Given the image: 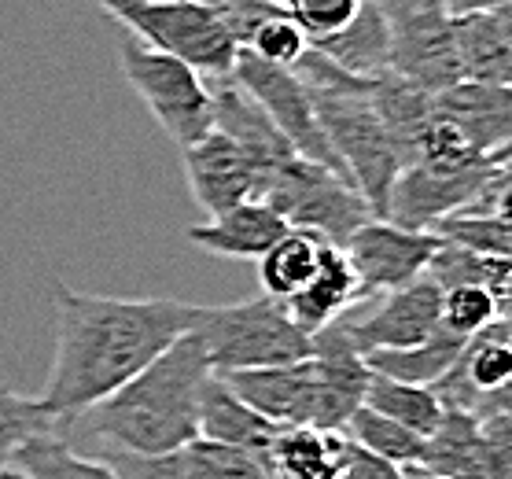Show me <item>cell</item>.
Here are the masks:
<instances>
[{
	"mask_svg": "<svg viewBox=\"0 0 512 479\" xmlns=\"http://www.w3.org/2000/svg\"><path fill=\"white\" fill-rule=\"evenodd\" d=\"M258 199L269 211H277L288 222V229L317 233L332 247H343L373 218L369 203L358 196V188L343 181L336 170L310 163L303 155H291L288 163H280L262 181Z\"/></svg>",
	"mask_w": 512,
	"mask_h": 479,
	"instance_id": "8992f818",
	"label": "cell"
},
{
	"mask_svg": "<svg viewBox=\"0 0 512 479\" xmlns=\"http://www.w3.org/2000/svg\"><path fill=\"white\" fill-rule=\"evenodd\" d=\"M494 163H512V137H509V144L498 152V159H494Z\"/></svg>",
	"mask_w": 512,
	"mask_h": 479,
	"instance_id": "7bdbcfd3",
	"label": "cell"
},
{
	"mask_svg": "<svg viewBox=\"0 0 512 479\" xmlns=\"http://www.w3.org/2000/svg\"><path fill=\"white\" fill-rule=\"evenodd\" d=\"M12 468L26 479H118L104 457H85L59 432L34 435L15 454Z\"/></svg>",
	"mask_w": 512,
	"mask_h": 479,
	"instance_id": "4316f807",
	"label": "cell"
},
{
	"mask_svg": "<svg viewBox=\"0 0 512 479\" xmlns=\"http://www.w3.org/2000/svg\"><path fill=\"white\" fill-rule=\"evenodd\" d=\"M273 4H280V0H273Z\"/></svg>",
	"mask_w": 512,
	"mask_h": 479,
	"instance_id": "bcb514c9",
	"label": "cell"
},
{
	"mask_svg": "<svg viewBox=\"0 0 512 479\" xmlns=\"http://www.w3.org/2000/svg\"><path fill=\"white\" fill-rule=\"evenodd\" d=\"M210 104H214V129L225 133L229 141H236L251 155V163H255V170H258V188H262V181H266L280 163H288L291 155H295V148L280 137V129L269 122L266 111H262L233 78L210 82Z\"/></svg>",
	"mask_w": 512,
	"mask_h": 479,
	"instance_id": "2e32d148",
	"label": "cell"
},
{
	"mask_svg": "<svg viewBox=\"0 0 512 479\" xmlns=\"http://www.w3.org/2000/svg\"><path fill=\"white\" fill-rule=\"evenodd\" d=\"M465 343L468 339L439 328L431 339L402 347V351H369L365 354V369L376 376H387V380H398V384L435 387L454 369V362L465 351Z\"/></svg>",
	"mask_w": 512,
	"mask_h": 479,
	"instance_id": "7402d4cb",
	"label": "cell"
},
{
	"mask_svg": "<svg viewBox=\"0 0 512 479\" xmlns=\"http://www.w3.org/2000/svg\"><path fill=\"white\" fill-rule=\"evenodd\" d=\"M361 4L365 0H280L284 15L303 30L306 41L339 34L361 12Z\"/></svg>",
	"mask_w": 512,
	"mask_h": 479,
	"instance_id": "836d02e7",
	"label": "cell"
},
{
	"mask_svg": "<svg viewBox=\"0 0 512 479\" xmlns=\"http://www.w3.org/2000/svg\"><path fill=\"white\" fill-rule=\"evenodd\" d=\"M104 461L111 465L118 479H192L185 461V450H174V454H155V457H140V454H104Z\"/></svg>",
	"mask_w": 512,
	"mask_h": 479,
	"instance_id": "8d00e7d4",
	"label": "cell"
},
{
	"mask_svg": "<svg viewBox=\"0 0 512 479\" xmlns=\"http://www.w3.org/2000/svg\"><path fill=\"white\" fill-rule=\"evenodd\" d=\"M280 435V424L266 421L262 413L247 406L244 398H236V391L225 384L222 376H210L199 398V439L210 443L236 446L247 454H258L269 461V446Z\"/></svg>",
	"mask_w": 512,
	"mask_h": 479,
	"instance_id": "ac0fdd59",
	"label": "cell"
},
{
	"mask_svg": "<svg viewBox=\"0 0 512 479\" xmlns=\"http://www.w3.org/2000/svg\"><path fill=\"white\" fill-rule=\"evenodd\" d=\"M229 78L266 111V118L280 129V137L295 148V155H303V159H310V163H317V166H328V170H336V174L343 177L339 163L332 159V152H328V141H325V133H321V122H317L310 89L299 82V74L291 71V67L266 63V59L251 56L247 48H240L236 67ZM343 181H347V177H343Z\"/></svg>",
	"mask_w": 512,
	"mask_h": 479,
	"instance_id": "8fae6325",
	"label": "cell"
},
{
	"mask_svg": "<svg viewBox=\"0 0 512 479\" xmlns=\"http://www.w3.org/2000/svg\"><path fill=\"white\" fill-rule=\"evenodd\" d=\"M328 240L306 229H288L277 244L269 247L266 255L258 258V281H262V295L288 303L291 295L299 292L310 277L317 273L321 258L328 251Z\"/></svg>",
	"mask_w": 512,
	"mask_h": 479,
	"instance_id": "d4e9b609",
	"label": "cell"
},
{
	"mask_svg": "<svg viewBox=\"0 0 512 479\" xmlns=\"http://www.w3.org/2000/svg\"><path fill=\"white\" fill-rule=\"evenodd\" d=\"M244 48L251 52V56L266 59V63H277V67H295V63L303 59L306 48H310V41H306V34L291 23L288 15L280 12V15H273V19H266V23L258 26L255 34L247 37Z\"/></svg>",
	"mask_w": 512,
	"mask_h": 479,
	"instance_id": "e575fe53",
	"label": "cell"
},
{
	"mask_svg": "<svg viewBox=\"0 0 512 479\" xmlns=\"http://www.w3.org/2000/svg\"><path fill=\"white\" fill-rule=\"evenodd\" d=\"M185 461L192 479H273L266 457L236 450V446L196 439L185 446Z\"/></svg>",
	"mask_w": 512,
	"mask_h": 479,
	"instance_id": "1f68e13d",
	"label": "cell"
},
{
	"mask_svg": "<svg viewBox=\"0 0 512 479\" xmlns=\"http://www.w3.org/2000/svg\"><path fill=\"white\" fill-rule=\"evenodd\" d=\"M273 479H336L343 468V435L317 428H280L269 446Z\"/></svg>",
	"mask_w": 512,
	"mask_h": 479,
	"instance_id": "cb8c5ba5",
	"label": "cell"
},
{
	"mask_svg": "<svg viewBox=\"0 0 512 479\" xmlns=\"http://www.w3.org/2000/svg\"><path fill=\"white\" fill-rule=\"evenodd\" d=\"M236 398L262 413L280 428H317V365L314 358L277 365V369H247L222 376Z\"/></svg>",
	"mask_w": 512,
	"mask_h": 479,
	"instance_id": "5bb4252c",
	"label": "cell"
},
{
	"mask_svg": "<svg viewBox=\"0 0 512 479\" xmlns=\"http://www.w3.org/2000/svg\"><path fill=\"white\" fill-rule=\"evenodd\" d=\"M310 100H314L328 152L339 163L343 177L369 203L373 218H384L387 196L406 163H402L391 129L376 115L373 89L369 93H310Z\"/></svg>",
	"mask_w": 512,
	"mask_h": 479,
	"instance_id": "277c9868",
	"label": "cell"
},
{
	"mask_svg": "<svg viewBox=\"0 0 512 479\" xmlns=\"http://www.w3.org/2000/svg\"><path fill=\"white\" fill-rule=\"evenodd\" d=\"M435 111L457 129L465 148L479 159H498L512 137V89L483 82H457L435 93Z\"/></svg>",
	"mask_w": 512,
	"mask_h": 479,
	"instance_id": "9a60e30c",
	"label": "cell"
},
{
	"mask_svg": "<svg viewBox=\"0 0 512 479\" xmlns=\"http://www.w3.org/2000/svg\"><path fill=\"white\" fill-rule=\"evenodd\" d=\"M446 8V15L450 19H465V15H490L498 12V8H505L509 0H439Z\"/></svg>",
	"mask_w": 512,
	"mask_h": 479,
	"instance_id": "f35d334b",
	"label": "cell"
},
{
	"mask_svg": "<svg viewBox=\"0 0 512 479\" xmlns=\"http://www.w3.org/2000/svg\"><path fill=\"white\" fill-rule=\"evenodd\" d=\"M439 247H443L439 233H417L387 218H369L339 251L347 255L358 277L361 299H376V295L406 288L417 277H424Z\"/></svg>",
	"mask_w": 512,
	"mask_h": 479,
	"instance_id": "7c38bea8",
	"label": "cell"
},
{
	"mask_svg": "<svg viewBox=\"0 0 512 479\" xmlns=\"http://www.w3.org/2000/svg\"><path fill=\"white\" fill-rule=\"evenodd\" d=\"M181 155H185L192 199L207 211V218H218L258 196V170L251 155L218 129H210L203 141L181 148Z\"/></svg>",
	"mask_w": 512,
	"mask_h": 479,
	"instance_id": "4fadbf2b",
	"label": "cell"
},
{
	"mask_svg": "<svg viewBox=\"0 0 512 479\" xmlns=\"http://www.w3.org/2000/svg\"><path fill=\"white\" fill-rule=\"evenodd\" d=\"M409 479H446V476H435V472H424V468H406Z\"/></svg>",
	"mask_w": 512,
	"mask_h": 479,
	"instance_id": "b9f144b4",
	"label": "cell"
},
{
	"mask_svg": "<svg viewBox=\"0 0 512 479\" xmlns=\"http://www.w3.org/2000/svg\"><path fill=\"white\" fill-rule=\"evenodd\" d=\"M420 468L446 479H483V424L446 409L439 428L424 439Z\"/></svg>",
	"mask_w": 512,
	"mask_h": 479,
	"instance_id": "603a6c76",
	"label": "cell"
},
{
	"mask_svg": "<svg viewBox=\"0 0 512 479\" xmlns=\"http://www.w3.org/2000/svg\"><path fill=\"white\" fill-rule=\"evenodd\" d=\"M210 376L203 343L185 332L144 373L74 421L104 454H174L199 439V398Z\"/></svg>",
	"mask_w": 512,
	"mask_h": 479,
	"instance_id": "7a4b0ae2",
	"label": "cell"
},
{
	"mask_svg": "<svg viewBox=\"0 0 512 479\" xmlns=\"http://www.w3.org/2000/svg\"><path fill=\"white\" fill-rule=\"evenodd\" d=\"M461 82H483L512 89V37L501 30L494 15H465L454 19Z\"/></svg>",
	"mask_w": 512,
	"mask_h": 479,
	"instance_id": "44dd1931",
	"label": "cell"
},
{
	"mask_svg": "<svg viewBox=\"0 0 512 479\" xmlns=\"http://www.w3.org/2000/svg\"><path fill=\"white\" fill-rule=\"evenodd\" d=\"M361 406H369L373 413L387 417V421L402 424V428H409L420 439H428L446 413L431 387L398 384V380H387V376L376 373H369V387H365V402Z\"/></svg>",
	"mask_w": 512,
	"mask_h": 479,
	"instance_id": "484cf974",
	"label": "cell"
},
{
	"mask_svg": "<svg viewBox=\"0 0 512 479\" xmlns=\"http://www.w3.org/2000/svg\"><path fill=\"white\" fill-rule=\"evenodd\" d=\"M343 439H350L354 446L369 450V454L384 457L398 468H420V457H424V439L413 435L402 424L387 421L380 413H373L369 406H358L354 417L343 428Z\"/></svg>",
	"mask_w": 512,
	"mask_h": 479,
	"instance_id": "83f0119b",
	"label": "cell"
},
{
	"mask_svg": "<svg viewBox=\"0 0 512 479\" xmlns=\"http://www.w3.org/2000/svg\"><path fill=\"white\" fill-rule=\"evenodd\" d=\"M358 299H361L358 277H354L347 255L339 247H328L317 273L299 292L291 295L288 303H284V310H288V317L303 328L306 336L314 339L321 328H328L332 321H339V317L347 314Z\"/></svg>",
	"mask_w": 512,
	"mask_h": 479,
	"instance_id": "d6986e66",
	"label": "cell"
},
{
	"mask_svg": "<svg viewBox=\"0 0 512 479\" xmlns=\"http://www.w3.org/2000/svg\"><path fill=\"white\" fill-rule=\"evenodd\" d=\"M122 74L133 85V93L155 115V122L170 133V141L188 148L203 141L214 129V104H210V82L181 59L163 56L155 48L140 45L137 37L122 34L118 41Z\"/></svg>",
	"mask_w": 512,
	"mask_h": 479,
	"instance_id": "52a82bcc",
	"label": "cell"
},
{
	"mask_svg": "<svg viewBox=\"0 0 512 479\" xmlns=\"http://www.w3.org/2000/svg\"><path fill=\"white\" fill-rule=\"evenodd\" d=\"M498 321V295L479 284H461L443 292V328L461 339L487 332Z\"/></svg>",
	"mask_w": 512,
	"mask_h": 479,
	"instance_id": "d6a6232c",
	"label": "cell"
},
{
	"mask_svg": "<svg viewBox=\"0 0 512 479\" xmlns=\"http://www.w3.org/2000/svg\"><path fill=\"white\" fill-rule=\"evenodd\" d=\"M498 170L494 159H450V163H409L402 166L391 196H387V222L402 229L431 233L439 222L461 214L483 192L490 174Z\"/></svg>",
	"mask_w": 512,
	"mask_h": 479,
	"instance_id": "9c48e42d",
	"label": "cell"
},
{
	"mask_svg": "<svg viewBox=\"0 0 512 479\" xmlns=\"http://www.w3.org/2000/svg\"><path fill=\"white\" fill-rule=\"evenodd\" d=\"M126 4H152V0H126Z\"/></svg>",
	"mask_w": 512,
	"mask_h": 479,
	"instance_id": "f6af8a7d",
	"label": "cell"
},
{
	"mask_svg": "<svg viewBox=\"0 0 512 479\" xmlns=\"http://www.w3.org/2000/svg\"><path fill=\"white\" fill-rule=\"evenodd\" d=\"M490 15H494V19L501 23V30H505V34L512 37V0L505 4V8H498V12H490Z\"/></svg>",
	"mask_w": 512,
	"mask_h": 479,
	"instance_id": "60d3db41",
	"label": "cell"
},
{
	"mask_svg": "<svg viewBox=\"0 0 512 479\" xmlns=\"http://www.w3.org/2000/svg\"><path fill=\"white\" fill-rule=\"evenodd\" d=\"M192 336L203 343L214 376L247 373V369H277L310 358L314 343L295 325L284 303L255 295L229 306H196Z\"/></svg>",
	"mask_w": 512,
	"mask_h": 479,
	"instance_id": "3957f363",
	"label": "cell"
},
{
	"mask_svg": "<svg viewBox=\"0 0 512 479\" xmlns=\"http://www.w3.org/2000/svg\"><path fill=\"white\" fill-rule=\"evenodd\" d=\"M339 479H409L406 468L391 465L384 457L369 454L354 446L350 439H343V468H339Z\"/></svg>",
	"mask_w": 512,
	"mask_h": 479,
	"instance_id": "74e56055",
	"label": "cell"
},
{
	"mask_svg": "<svg viewBox=\"0 0 512 479\" xmlns=\"http://www.w3.org/2000/svg\"><path fill=\"white\" fill-rule=\"evenodd\" d=\"M0 479H26V476H19L15 468H4V472H0Z\"/></svg>",
	"mask_w": 512,
	"mask_h": 479,
	"instance_id": "ee69618b",
	"label": "cell"
},
{
	"mask_svg": "<svg viewBox=\"0 0 512 479\" xmlns=\"http://www.w3.org/2000/svg\"><path fill=\"white\" fill-rule=\"evenodd\" d=\"M115 23L126 26L129 37L155 48L163 56L181 59L185 67L203 74L207 82L229 78L240 56L236 37L225 30L218 15H210L196 0H152V4H126V0H100Z\"/></svg>",
	"mask_w": 512,
	"mask_h": 479,
	"instance_id": "5b68a950",
	"label": "cell"
},
{
	"mask_svg": "<svg viewBox=\"0 0 512 479\" xmlns=\"http://www.w3.org/2000/svg\"><path fill=\"white\" fill-rule=\"evenodd\" d=\"M56 358L37 402L59 424L115 395L177 339L192 332L196 306L181 299H118L52 284Z\"/></svg>",
	"mask_w": 512,
	"mask_h": 479,
	"instance_id": "6da1fadb",
	"label": "cell"
},
{
	"mask_svg": "<svg viewBox=\"0 0 512 479\" xmlns=\"http://www.w3.org/2000/svg\"><path fill=\"white\" fill-rule=\"evenodd\" d=\"M391 26V74L424 93L461 82L454 19L439 0H376Z\"/></svg>",
	"mask_w": 512,
	"mask_h": 479,
	"instance_id": "ba28073f",
	"label": "cell"
},
{
	"mask_svg": "<svg viewBox=\"0 0 512 479\" xmlns=\"http://www.w3.org/2000/svg\"><path fill=\"white\" fill-rule=\"evenodd\" d=\"M284 233H288V222L277 211H269L262 199H247V203H240L233 211L192 225L188 240L199 251H207V255L258 262Z\"/></svg>",
	"mask_w": 512,
	"mask_h": 479,
	"instance_id": "e0dca14e",
	"label": "cell"
},
{
	"mask_svg": "<svg viewBox=\"0 0 512 479\" xmlns=\"http://www.w3.org/2000/svg\"><path fill=\"white\" fill-rule=\"evenodd\" d=\"M509 273H512L509 262L476 255V251H468V247L446 244L443 240V247H439L435 258L428 262V273H424V277H431L443 292L461 288V284H479V288H490L494 295H501V288H505V281H509Z\"/></svg>",
	"mask_w": 512,
	"mask_h": 479,
	"instance_id": "f1b7e54d",
	"label": "cell"
},
{
	"mask_svg": "<svg viewBox=\"0 0 512 479\" xmlns=\"http://www.w3.org/2000/svg\"><path fill=\"white\" fill-rule=\"evenodd\" d=\"M310 48L332 59L339 71L358 74V78H380L391 71V26L376 0H365L361 12L339 34L317 37L310 41Z\"/></svg>",
	"mask_w": 512,
	"mask_h": 479,
	"instance_id": "ffe728a7",
	"label": "cell"
},
{
	"mask_svg": "<svg viewBox=\"0 0 512 479\" xmlns=\"http://www.w3.org/2000/svg\"><path fill=\"white\" fill-rule=\"evenodd\" d=\"M498 321L512 332V273H509V281H505V288H501V295H498Z\"/></svg>",
	"mask_w": 512,
	"mask_h": 479,
	"instance_id": "ab89813d",
	"label": "cell"
},
{
	"mask_svg": "<svg viewBox=\"0 0 512 479\" xmlns=\"http://www.w3.org/2000/svg\"><path fill=\"white\" fill-rule=\"evenodd\" d=\"M56 428L59 421L37 402V395H19V391L0 384V472L12 468L15 454L34 435L56 432Z\"/></svg>",
	"mask_w": 512,
	"mask_h": 479,
	"instance_id": "f546056e",
	"label": "cell"
},
{
	"mask_svg": "<svg viewBox=\"0 0 512 479\" xmlns=\"http://www.w3.org/2000/svg\"><path fill=\"white\" fill-rule=\"evenodd\" d=\"M336 325L347 332L361 358L369 351H402L443 328V288L431 277H417L406 288L358 299Z\"/></svg>",
	"mask_w": 512,
	"mask_h": 479,
	"instance_id": "30bf717a",
	"label": "cell"
},
{
	"mask_svg": "<svg viewBox=\"0 0 512 479\" xmlns=\"http://www.w3.org/2000/svg\"><path fill=\"white\" fill-rule=\"evenodd\" d=\"M336 479H339V476H336Z\"/></svg>",
	"mask_w": 512,
	"mask_h": 479,
	"instance_id": "7dc6e473",
	"label": "cell"
},
{
	"mask_svg": "<svg viewBox=\"0 0 512 479\" xmlns=\"http://www.w3.org/2000/svg\"><path fill=\"white\" fill-rule=\"evenodd\" d=\"M196 4H203L210 15H218V19L225 23V30L236 37V45L240 48L247 45V37L255 34L266 19L284 12V8L273 4V0H196Z\"/></svg>",
	"mask_w": 512,
	"mask_h": 479,
	"instance_id": "d590c367",
	"label": "cell"
},
{
	"mask_svg": "<svg viewBox=\"0 0 512 479\" xmlns=\"http://www.w3.org/2000/svg\"><path fill=\"white\" fill-rule=\"evenodd\" d=\"M431 233H439L446 244L468 247L476 255L498 258L512 266V222L498 218V214H454L439 222Z\"/></svg>",
	"mask_w": 512,
	"mask_h": 479,
	"instance_id": "4dcf8cb0",
	"label": "cell"
}]
</instances>
